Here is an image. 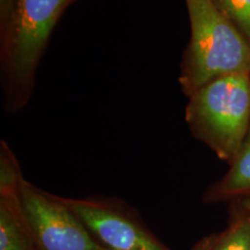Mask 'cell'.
Segmentation results:
<instances>
[{"instance_id": "obj_12", "label": "cell", "mask_w": 250, "mask_h": 250, "mask_svg": "<svg viewBox=\"0 0 250 250\" xmlns=\"http://www.w3.org/2000/svg\"><path fill=\"white\" fill-rule=\"evenodd\" d=\"M76 1V0H68V5H71V4H73V2Z\"/></svg>"}, {"instance_id": "obj_8", "label": "cell", "mask_w": 250, "mask_h": 250, "mask_svg": "<svg viewBox=\"0 0 250 250\" xmlns=\"http://www.w3.org/2000/svg\"><path fill=\"white\" fill-rule=\"evenodd\" d=\"M247 213L237 218L226 233L215 240L211 250H250V204Z\"/></svg>"}, {"instance_id": "obj_1", "label": "cell", "mask_w": 250, "mask_h": 250, "mask_svg": "<svg viewBox=\"0 0 250 250\" xmlns=\"http://www.w3.org/2000/svg\"><path fill=\"white\" fill-rule=\"evenodd\" d=\"M68 6V0H14L7 22L0 27V80L9 114L30 101L41 59Z\"/></svg>"}, {"instance_id": "obj_10", "label": "cell", "mask_w": 250, "mask_h": 250, "mask_svg": "<svg viewBox=\"0 0 250 250\" xmlns=\"http://www.w3.org/2000/svg\"><path fill=\"white\" fill-rule=\"evenodd\" d=\"M14 0H0V27L7 22L12 8H13Z\"/></svg>"}, {"instance_id": "obj_2", "label": "cell", "mask_w": 250, "mask_h": 250, "mask_svg": "<svg viewBox=\"0 0 250 250\" xmlns=\"http://www.w3.org/2000/svg\"><path fill=\"white\" fill-rule=\"evenodd\" d=\"M190 40L181 59L179 83L190 98L217 78L250 74V44L211 0H186Z\"/></svg>"}, {"instance_id": "obj_3", "label": "cell", "mask_w": 250, "mask_h": 250, "mask_svg": "<svg viewBox=\"0 0 250 250\" xmlns=\"http://www.w3.org/2000/svg\"><path fill=\"white\" fill-rule=\"evenodd\" d=\"M186 121L193 136L232 162L250 129V74H228L192 94Z\"/></svg>"}, {"instance_id": "obj_6", "label": "cell", "mask_w": 250, "mask_h": 250, "mask_svg": "<svg viewBox=\"0 0 250 250\" xmlns=\"http://www.w3.org/2000/svg\"><path fill=\"white\" fill-rule=\"evenodd\" d=\"M20 166L9 147L0 149V250H37L20 202Z\"/></svg>"}, {"instance_id": "obj_7", "label": "cell", "mask_w": 250, "mask_h": 250, "mask_svg": "<svg viewBox=\"0 0 250 250\" xmlns=\"http://www.w3.org/2000/svg\"><path fill=\"white\" fill-rule=\"evenodd\" d=\"M250 195V129L226 175L206 193V201L218 202Z\"/></svg>"}, {"instance_id": "obj_11", "label": "cell", "mask_w": 250, "mask_h": 250, "mask_svg": "<svg viewBox=\"0 0 250 250\" xmlns=\"http://www.w3.org/2000/svg\"><path fill=\"white\" fill-rule=\"evenodd\" d=\"M215 240L217 239H213V237H208V239L203 240V241L201 243H198L192 250H211L212 246L214 245Z\"/></svg>"}, {"instance_id": "obj_5", "label": "cell", "mask_w": 250, "mask_h": 250, "mask_svg": "<svg viewBox=\"0 0 250 250\" xmlns=\"http://www.w3.org/2000/svg\"><path fill=\"white\" fill-rule=\"evenodd\" d=\"M62 199L107 250H170L121 203L101 198Z\"/></svg>"}, {"instance_id": "obj_4", "label": "cell", "mask_w": 250, "mask_h": 250, "mask_svg": "<svg viewBox=\"0 0 250 250\" xmlns=\"http://www.w3.org/2000/svg\"><path fill=\"white\" fill-rule=\"evenodd\" d=\"M20 202L37 250H107L62 197L43 191L23 177Z\"/></svg>"}, {"instance_id": "obj_9", "label": "cell", "mask_w": 250, "mask_h": 250, "mask_svg": "<svg viewBox=\"0 0 250 250\" xmlns=\"http://www.w3.org/2000/svg\"><path fill=\"white\" fill-rule=\"evenodd\" d=\"M250 44V0H211Z\"/></svg>"}]
</instances>
